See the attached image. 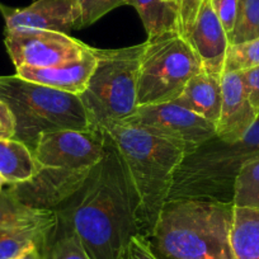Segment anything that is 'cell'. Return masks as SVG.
Instances as JSON below:
<instances>
[{
  "instance_id": "obj_1",
  "label": "cell",
  "mask_w": 259,
  "mask_h": 259,
  "mask_svg": "<svg viewBox=\"0 0 259 259\" xmlns=\"http://www.w3.org/2000/svg\"><path fill=\"white\" fill-rule=\"evenodd\" d=\"M55 212L89 259H123L134 236L141 235L135 192L108 136L103 158L88 181Z\"/></svg>"
},
{
  "instance_id": "obj_2",
  "label": "cell",
  "mask_w": 259,
  "mask_h": 259,
  "mask_svg": "<svg viewBox=\"0 0 259 259\" xmlns=\"http://www.w3.org/2000/svg\"><path fill=\"white\" fill-rule=\"evenodd\" d=\"M106 134L101 130H59L39 135L33 149L36 173L12 193L33 208L55 210L84 186L102 160Z\"/></svg>"
},
{
  "instance_id": "obj_3",
  "label": "cell",
  "mask_w": 259,
  "mask_h": 259,
  "mask_svg": "<svg viewBox=\"0 0 259 259\" xmlns=\"http://www.w3.org/2000/svg\"><path fill=\"white\" fill-rule=\"evenodd\" d=\"M233 202L168 201L146 236L159 259H234Z\"/></svg>"
},
{
  "instance_id": "obj_4",
  "label": "cell",
  "mask_w": 259,
  "mask_h": 259,
  "mask_svg": "<svg viewBox=\"0 0 259 259\" xmlns=\"http://www.w3.org/2000/svg\"><path fill=\"white\" fill-rule=\"evenodd\" d=\"M103 133L121 156L138 201L141 235L146 238L168 202L174 174L184 153L127 121L111 124Z\"/></svg>"
},
{
  "instance_id": "obj_5",
  "label": "cell",
  "mask_w": 259,
  "mask_h": 259,
  "mask_svg": "<svg viewBox=\"0 0 259 259\" xmlns=\"http://www.w3.org/2000/svg\"><path fill=\"white\" fill-rule=\"evenodd\" d=\"M259 159V119L240 140L213 136L177 168L168 201L203 200L233 202L234 186L241 169Z\"/></svg>"
},
{
  "instance_id": "obj_6",
  "label": "cell",
  "mask_w": 259,
  "mask_h": 259,
  "mask_svg": "<svg viewBox=\"0 0 259 259\" xmlns=\"http://www.w3.org/2000/svg\"><path fill=\"white\" fill-rule=\"evenodd\" d=\"M0 102L16 119V140L32 151L39 135L59 130H94L79 96L64 93L18 75L0 76Z\"/></svg>"
},
{
  "instance_id": "obj_7",
  "label": "cell",
  "mask_w": 259,
  "mask_h": 259,
  "mask_svg": "<svg viewBox=\"0 0 259 259\" xmlns=\"http://www.w3.org/2000/svg\"><path fill=\"white\" fill-rule=\"evenodd\" d=\"M145 44L122 49H94L96 66L79 96L94 130L130 118L138 109L139 65Z\"/></svg>"
},
{
  "instance_id": "obj_8",
  "label": "cell",
  "mask_w": 259,
  "mask_h": 259,
  "mask_svg": "<svg viewBox=\"0 0 259 259\" xmlns=\"http://www.w3.org/2000/svg\"><path fill=\"white\" fill-rule=\"evenodd\" d=\"M139 65L138 107L173 102L189 80L203 70L178 32L148 37Z\"/></svg>"
},
{
  "instance_id": "obj_9",
  "label": "cell",
  "mask_w": 259,
  "mask_h": 259,
  "mask_svg": "<svg viewBox=\"0 0 259 259\" xmlns=\"http://www.w3.org/2000/svg\"><path fill=\"white\" fill-rule=\"evenodd\" d=\"M148 133L173 144L187 154L216 136V126L177 102L139 106L135 113L124 119Z\"/></svg>"
},
{
  "instance_id": "obj_10",
  "label": "cell",
  "mask_w": 259,
  "mask_h": 259,
  "mask_svg": "<svg viewBox=\"0 0 259 259\" xmlns=\"http://www.w3.org/2000/svg\"><path fill=\"white\" fill-rule=\"evenodd\" d=\"M178 33L193 50L203 71L223 78L229 38L211 0H179Z\"/></svg>"
},
{
  "instance_id": "obj_11",
  "label": "cell",
  "mask_w": 259,
  "mask_h": 259,
  "mask_svg": "<svg viewBox=\"0 0 259 259\" xmlns=\"http://www.w3.org/2000/svg\"><path fill=\"white\" fill-rule=\"evenodd\" d=\"M7 51L17 68H49L83 56L88 45L46 29H6Z\"/></svg>"
},
{
  "instance_id": "obj_12",
  "label": "cell",
  "mask_w": 259,
  "mask_h": 259,
  "mask_svg": "<svg viewBox=\"0 0 259 259\" xmlns=\"http://www.w3.org/2000/svg\"><path fill=\"white\" fill-rule=\"evenodd\" d=\"M6 29H46L69 34L79 29V12L74 0H36L22 9L2 7Z\"/></svg>"
},
{
  "instance_id": "obj_13",
  "label": "cell",
  "mask_w": 259,
  "mask_h": 259,
  "mask_svg": "<svg viewBox=\"0 0 259 259\" xmlns=\"http://www.w3.org/2000/svg\"><path fill=\"white\" fill-rule=\"evenodd\" d=\"M221 96V112L216 124V136L229 143L240 140L259 119L249 101L240 73L223 74Z\"/></svg>"
},
{
  "instance_id": "obj_14",
  "label": "cell",
  "mask_w": 259,
  "mask_h": 259,
  "mask_svg": "<svg viewBox=\"0 0 259 259\" xmlns=\"http://www.w3.org/2000/svg\"><path fill=\"white\" fill-rule=\"evenodd\" d=\"M96 66V56L92 47H87L83 56L68 62L49 66V68H17L16 75L24 80L41 84L64 93L80 96L87 88L89 78Z\"/></svg>"
},
{
  "instance_id": "obj_15",
  "label": "cell",
  "mask_w": 259,
  "mask_h": 259,
  "mask_svg": "<svg viewBox=\"0 0 259 259\" xmlns=\"http://www.w3.org/2000/svg\"><path fill=\"white\" fill-rule=\"evenodd\" d=\"M221 99V78L202 70L187 83L174 102L216 126L220 118Z\"/></svg>"
},
{
  "instance_id": "obj_16",
  "label": "cell",
  "mask_w": 259,
  "mask_h": 259,
  "mask_svg": "<svg viewBox=\"0 0 259 259\" xmlns=\"http://www.w3.org/2000/svg\"><path fill=\"white\" fill-rule=\"evenodd\" d=\"M136 9L148 37L178 32L179 0H127Z\"/></svg>"
},
{
  "instance_id": "obj_17",
  "label": "cell",
  "mask_w": 259,
  "mask_h": 259,
  "mask_svg": "<svg viewBox=\"0 0 259 259\" xmlns=\"http://www.w3.org/2000/svg\"><path fill=\"white\" fill-rule=\"evenodd\" d=\"M36 173L33 151L16 139L0 140V176L8 186L28 182Z\"/></svg>"
},
{
  "instance_id": "obj_18",
  "label": "cell",
  "mask_w": 259,
  "mask_h": 259,
  "mask_svg": "<svg viewBox=\"0 0 259 259\" xmlns=\"http://www.w3.org/2000/svg\"><path fill=\"white\" fill-rule=\"evenodd\" d=\"M231 248L234 259H259V210L235 207Z\"/></svg>"
},
{
  "instance_id": "obj_19",
  "label": "cell",
  "mask_w": 259,
  "mask_h": 259,
  "mask_svg": "<svg viewBox=\"0 0 259 259\" xmlns=\"http://www.w3.org/2000/svg\"><path fill=\"white\" fill-rule=\"evenodd\" d=\"M55 210L33 208L22 203L7 188L0 192V230L22 228L55 215Z\"/></svg>"
},
{
  "instance_id": "obj_20",
  "label": "cell",
  "mask_w": 259,
  "mask_h": 259,
  "mask_svg": "<svg viewBox=\"0 0 259 259\" xmlns=\"http://www.w3.org/2000/svg\"><path fill=\"white\" fill-rule=\"evenodd\" d=\"M233 203L235 207L259 210V159L246 164L239 173Z\"/></svg>"
},
{
  "instance_id": "obj_21",
  "label": "cell",
  "mask_w": 259,
  "mask_h": 259,
  "mask_svg": "<svg viewBox=\"0 0 259 259\" xmlns=\"http://www.w3.org/2000/svg\"><path fill=\"white\" fill-rule=\"evenodd\" d=\"M259 38V0H239L236 21L229 45Z\"/></svg>"
},
{
  "instance_id": "obj_22",
  "label": "cell",
  "mask_w": 259,
  "mask_h": 259,
  "mask_svg": "<svg viewBox=\"0 0 259 259\" xmlns=\"http://www.w3.org/2000/svg\"><path fill=\"white\" fill-rule=\"evenodd\" d=\"M259 68V38L229 45L224 73H244Z\"/></svg>"
},
{
  "instance_id": "obj_23",
  "label": "cell",
  "mask_w": 259,
  "mask_h": 259,
  "mask_svg": "<svg viewBox=\"0 0 259 259\" xmlns=\"http://www.w3.org/2000/svg\"><path fill=\"white\" fill-rule=\"evenodd\" d=\"M45 259H89L73 231L57 223L56 233L44 253Z\"/></svg>"
},
{
  "instance_id": "obj_24",
  "label": "cell",
  "mask_w": 259,
  "mask_h": 259,
  "mask_svg": "<svg viewBox=\"0 0 259 259\" xmlns=\"http://www.w3.org/2000/svg\"><path fill=\"white\" fill-rule=\"evenodd\" d=\"M79 12V29L96 23L118 7L127 6V0H74Z\"/></svg>"
},
{
  "instance_id": "obj_25",
  "label": "cell",
  "mask_w": 259,
  "mask_h": 259,
  "mask_svg": "<svg viewBox=\"0 0 259 259\" xmlns=\"http://www.w3.org/2000/svg\"><path fill=\"white\" fill-rule=\"evenodd\" d=\"M239 0H211L213 12L220 21L221 26L225 29L228 38L234 29L236 21Z\"/></svg>"
},
{
  "instance_id": "obj_26",
  "label": "cell",
  "mask_w": 259,
  "mask_h": 259,
  "mask_svg": "<svg viewBox=\"0 0 259 259\" xmlns=\"http://www.w3.org/2000/svg\"><path fill=\"white\" fill-rule=\"evenodd\" d=\"M123 259H159L153 251L151 246L149 245L145 236L136 235L134 236Z\"/></svg>"
},
{
  "instance_id": "obj_27",
  "label": "cell",
  "mask_w": 259,
  "mask_h": 259,
  "mask_svg": "<svg viewBox=\"0 0 259 259\" xmlns=\"http://www.w3.org/2000/svg\"><path fill=\"white\" fill-rule=\"evenodd\" d=\"M241 79L245 85L249 101L259 118V68L240 73Z\"/></svg>"
},
{
  "instance_id": "obj_28",
  "label": "cell",
  "mask_w": 259,
  "mask_h": 259,
  "mask_svg": "<svg viewBox=\"0 0 259 259\" xmlns=\"http://www.w3.org/2000/svg\"><path fill=\"white\" fill-rule=\"evenodd\" d=\"M16 119L13 113L4 102H0V140L14 139Z\"/></svg>"
},
{
  "instance_id": "obj_29",
  "label": "cell",
  "mask_w": 259,
  "mask_h": 259,
  "mask_svg": "<svg viewBox=\"0 0 259 259\" xmlns=\"http://www.w3.org/2000/svg\"><path fill=\"white\" fill-rule=\"evenodd\" d=\"M16 259H45L44 255H42L41 250H39L38 246L32 245L29 246L27 250H24L21 255L17 256Z\"/></svg>"
},
{
  "instance_id": "obj_30",
  "label": "cell",
  "mask_w": 259,
  "mask_h": 259,
  "mask_svg": "<svg viewBox=\"0 0 259 259\" xmlns=\"http://www.w3.org/2000/svg\"><path fill=\"white\" fill-rule=\"evenodd\" d=\"M6 184L7 183H6V181H4V178L2 176H0V192L3 191V187L6 186Z\"/></svg>"
}]
</instances>
